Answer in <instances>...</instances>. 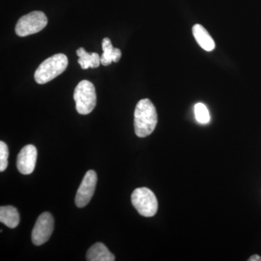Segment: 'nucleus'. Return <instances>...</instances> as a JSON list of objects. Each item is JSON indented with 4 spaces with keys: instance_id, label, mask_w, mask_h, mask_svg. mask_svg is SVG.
<instances>
[{
    "instance_id": "obj_3",
    "label": "nucleus",
    "mask_w": 261,
    "mask_h": 261,
    "mask_svg": "<svg viewBox=\"0 0 261 261\" xmlns=\"http://www.w3.org/2000/svg\"><path fill=\"white\" fill-rule=\"evenodd\" d=\"M73 98L77 112L81 115L92 113L97 104L95 87L92 82L83 80L75 87Z\"/></svg>"
},
{
    "instance_id": "obj_6",
    "label": "nucleus",
    "mask_w": 261,
    "mask_h": 261,
    "mask_svg": "<svg viewBox=\"0 0 261 261\" xmlns=\"http://www.w3.org/2000/svg\"><path fill=\"white\" fill-rule=\"evenodd\" d=\"M54 230V219L49 213L44 212L38 218L32 233L33 243L37 246L47 243Z\"/></svg>"
},
{
    "instance_id": "obj_12",
    "label": "nucleus",
    "mask_w": 261,
    "mask_h": 261,
    "mask_svg": "<svg viewBox=\"0 0 261 261\" xmlns=\"http://www.w3.org/2000/svg\"><path fill=\"white\" fill-rule=\"evenodd\" d=\"M0 221L10 228L17 227L20 223L18 210L13 206H2L0 207Z\"/></svg>"
},
{
    "instance_id": "obj_15",
    "label": "nucleus",
    "mask_w": 261,
    "mask_h": 261,
    "mask_svg": "<svg viewBox=\"0 0 261 261\" xmlns=\"http://www.w3.org/2000/svg\"><path fill=\"white\" fill-rule=\"evenodd\" d=\"M9 149L4 142H0V171L3 172L8 166Z\"/></svg>"
},
{
    "instance_id": "obj_1",
    "label": "nucleus",
    "mask_w": 261,
    "mask_h": 261,
    "mask_svg": "<svg viewBox=\"0 0 261 261\" xmlns=\"http://www.w3.org/2000/svg\"><path fill=\"white\" fill-rule=\"evenodd\" d=\"M158 114L153 103L149 99H141L135 111V130L137 137H147L157 126Z\"/></svg>"
},
{
    "instance_id": "obj_4",
    "label": "nucleus",
    "mask_w": 261,
    "mask_h": 261,
    "mask_svg": "<svg viewBox=\"0 0 261 261\" xmlns=\"http://www.w3.org/2000/svg\"><path fill=\"white\" fill-rule=\"evenodd\" d=\"M132 205L144 217H152L157 214L159 202L153 192L146 187L136 189L132 195Z\"/></svg>"
},
{
    "instance_id": "obj_13",
    "label": "nucleus",
    "mask_w": 261,
    "mask_h": 261,
    "mask_svg": "<svg viewBox=\"0 0 261 261\" xmlns=\"http://www.w3.org/2000/svg\"><path fill=\"white\" fill-rule=\"evenodd\" d=\"M76 54L80 57L78 62L82 69L98 68L101 64V57L97 53H88L83 47H81L77 49Z\"/></svg>"
},
{
    "instance_id": "obj_7",
    "label": "nucleus",
    "mask_w": 261,
    "mask_h": 261,
    "mask_svg": "<svg viewBox=\"0 0 261 261\" xmlns=\"http://www.w3.org/2000/svg\"><path fill=\"white\" fill-rule=\"evenodd\" d=\"M97 181V176L95 171L93 170L87 171L75 195V202L77 207H84L88 205L95 191Z\"/></svg>"
},
{
    "instance_id": "obj_16",
    "label": "nucleus",
    "mask_w": 261,
    "mask_h": 261,
    "mask_svg": "<svg viewBox=\"0 0 261 261\" xmlns=\"http://www.w3.org/2000/svg\"><path fill=\"white\" fill-rule=\"evenodd\" d=\"M249 261H261V257L258 255H252L250 258L248 259Z\"/></svg>"
},
{
    "instance_id": "obj_5",
    "label": "nucleus",
    "mask_w": 261,
    "mask_h": 261,
    "mask_svg": "<svg viewBox=\"0 0 261 261\" xmlns=\"http://www.w3.org/2000/svg\"><path fill=\"white\" fill-rule=\"evenodd\" d=\"M47 22V16L43 12H32L19 19L15 27V33L21 37L37 34L45 28Z\"/></svg>"
},
{
    "instance_id": "obj_8",
    "label": "nucleus",
    "mask_w": 261,
    "mask_h": 261,
    "mask_svg": "<svg viewBox=\"0 0 261 261\" xmlns=\"http://www.w3.org/2000/svg\"><path fill=\"white\" fill-rule=\"evenodd\" d=\"M37 159V149L35 146H25L17 158V168L19 172L23 175L31 174L34 171Z\"/></svg>"
},
{
    "instance_id": "obj_14",
    "label": "nucleus",
    "mask_w": 261,
    "mask_h": 261,
    "mask_svg": "<svg viewBox=\"0 0 261 261\" xmlns=\"http://www.w3.org/2000/svg\"><path fill=\"white\" fill-rule=\"evenodd\" d=\"M196 119L200 123H207L210 121V114L208 110L202 103H197L195 106Z\"/></svg>"
},
{
    "instance_id": "obj_9",
    "label": "nucleus",
    "mask_w": 261,
    "mask_h": 261,
    "mask_svg": "<svg viewBox=\"0 0 261 261\" xmlns=\"http://www.w3.org/2000/svg\"><path fill=\"white\" fill-rule=\"evenodd\" d=\"M102 46L103 53L101 56V64L107 66L111 64L112 62L118 63L120 61L121 58V51L118 48L113 47L109 38L103 39Z\"/></svg>"
},
{
    "instance_id": "obj_2",
    "label": "nucleus",
    "mask_w": 261,
    "mask_h": 261,
    "mask_svg": "<svg viewBox=\"0 0 261 261\" xmlns=\"http://www.w3.org/2000/svg\"><path fill=\"white\" fill-rule=\"evenodd\" d=\"M68 64L67 56L62 53L47 58L38 67L34 79L39 84L48 83L65 71Z\"/></svg>"
},
{
    "instance_id": "obj_11",
    "label": "nucleus",
    "mask_w": 261,
    "mask_h": 261,
    "mask_svg": "<svg viewBox=\"0 0 261 261\" xmlns=\"http://www.w3.org/2000/svg\"><path fill=\"white\" fill-rule=\"evenodd\" d=\"M89 261H114L115 256L104 244L97 243L89 249L87 253Z\"/></svg>"
},
{
    "instance_id": "obj_10",
    "label": "nucleus",
    "mask_w": 261,
    "mask_h": 261,
    "mask_svg": "<svg viewBox=\"0 0 261 261\" xmlns=\"http://www.w3.org/2000/svg\"><path fill=\"white\" fill-rule=\"evenodd\" d=\"M192 33L196 41L202 49L207 51L214 50L216 47L214 40L202 25L196 24L192 28Z\"/></svg>"
}]
</instances>
